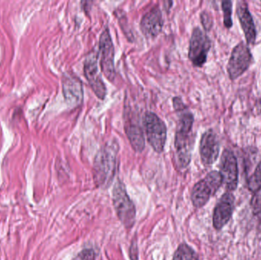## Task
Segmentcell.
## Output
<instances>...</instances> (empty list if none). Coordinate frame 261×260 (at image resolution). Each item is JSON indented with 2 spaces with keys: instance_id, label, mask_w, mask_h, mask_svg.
<instances>
[{
  "instance_id": "obj_1",
  "label": "cell",
  "mask_w": 261,
  "mask_h": 260,
  "mask_svg": "<svg viewBox=\"0 0 261 260\" xmlns=\"http://www.w3.org/2000/svg\"><path fill=\"white\" fill-rule=\"evenodd\" d=\"M173 102L178 118L174 141L176 161L179 166L184 169L191 161L192 129L194 117L180 97H174Z\"/></svg>"
},
{
  "instance_id": "obj_2",
  "label": "cell",
  "mask_w": 261,
  "mask_h": 260,
  "mask_svg": "<svg viewBox=\"0 0 261 260\" xmlns=\"http://www.w3.org/2000/svg\"><path fill=\"white\" fill-rule=\"evenodd\" d=\"M118 148L116 142H110L98 151L96 157L95 177L100 186H105L113 179Z\"/></svg>"
},
{
  "instance_id": "obj_3",
  "label": "cell",
  "mask_w": 261,
  "mask_h": 260,
  "mask_svg": "<svg viewBox=\"0 0 261 260\" xmlns=\"http://www.w3.org/2000/svg\"><path fill=\"white\" fill-rule=\"evenodd\" d=\"M112 201L120 222L127 229L132 228L135 223V206L129 198L126 186L120 180L114 186Z\"/></svg>"
},
{
  "instance_id": "obj_4",
  "label": "cell",
  "mask_w": 261,
  "mask_h": 260,
  "mask_svg": "<svg viewBox=\"0 0 261 260\" xmlns=\"http://www.w3.org/2000/svg\"><path fill=\"white\" fill-rule=\"evenodd\" d=\"M222 185L220 172L212 171L199 181L192 189L191 199L194 207L202 208L217 193Z\"/></svg>"
},
{
  "instance_id": "obj_5",
  "label": "cell",
  "mask_w": 261,
  "mask_h": 260,
  "mask_svg": "<svg viewBox=\"0 0 261 260\" xmlns=\"http://www.w3.org/2000/svg\"><path fill=\"white\" fill-rule=\"evenodd\" d=\"M144 127L148 140L154 151L163 152L166 140V126L163 121L154 112H146Z\"/></svg>"
},
{
  "instance_id": "obj_6",
  "label": "cell",
  "mask_w": 261,
  "mask_h": 260,
  "mask_svg": "<svg viewBox=\"0 0 261 260\" xmlns=\"http://www.w3.org/2000/svg\"><path fill=\"white\" fill-rule=\"evenodd\" d=\"M99 55L101 70L108 80L112 81L116 77L115 49L108 28H105L99 37Z\"/></svg>"
},
{
  "instance_id": "obj_7",
  "label": "cell",
  "mask_w": 261,
  "mask_h": 260,
  "mask_svg": "<svg viewBox=\"0 0 261 260\" xmlns=\"http://www.w3.org/2000/svg\"><path fill=\"white\" fill-rule=\"evenodd\" d=\"M210 47L209 37L199 28H195L192 33L189 48V58L194 66H202L205 64Z\"/></svg>"
},
{
  "instance_id": "obj_8",
  "label": "cell",
  "mask_w": 261,
  "mask_h": 260,
  "mask_svg": "<svg viewBox=\"0 0 261 260\" xmlns=\"http://www.w3.org/2000/svg\"><path fill=\"white\" fill-rule=\"evenodd\" d=\"M252 62V55L246 44L243 42L237 44L229 58L228 73L231 80H236L249 68Z\"/></svg>"
},
{
  "instance_id": "obj_9",
  "label": "cell",
  "mask_w": 261,
  "mask_h": 260,
  "mask_svg": "<svg viewBox=\"0 0 261 260\" xmlns=\"http://www.w3.org/2000/svg\"><path fill=\"white\" fill-rule=\"evenodd\" d=\"M84 75L96 96L104 99L106 95V87L102 80L98 66V56L94 52L90 53L84 61Z\"/></svg>"
},
{
  "instance_id": "obj_10",
  "label": "cell",
  "mask_w": 261,
  "mask_h": 260,
  "mask_svg": "<svg viewBox=\"0 0 261 260\" xmlns=\"http://www.w3.org/2000/svg\"><path fill=\"white\" fill-rule=\"evenodd\" d=\"M220 174L222 184L226 186L228 192L234 191L238 183V168L237 160L232 151L225 150L220 161Z\"/></svg>"
},
{
  "instance_id": "obj_11",
  "label": "cell",
  "mask_w": 261,
  "mask_h": 260,
  "mask_svg": "<svg viewBox=\"0 0 261 260\" xmlns=\"http://www.w3.org/2000/svg\"><path fill=\"white\" fill-rule=\"evenodd\" d=\"M234 200L233 193L226 192L218 201L212 218L213 226L216 230H222L231 219L234 209Z\"/></svg>"
},
{
  "instance_id": "obj_12",
  "label": "cell",
  "mask_w": 261,
  "mask_h": 260,
  "mask_svg": "<svg viewBox=\"0 0 261 260\" xmlns=\"http://www.w3.org/2000/svg\"><path fill=\"white\" fill-rule=\"evenodd\" d=\"M219 141L217 135L212 130H208L202 134L199 144L201 161L205 166L212 165L219 155Z\"/></svg>"
},
{
  "instance_id": "obj_13",
  "label": "cell",
  "mask_w": 261,
  "mask_h": 260,
  "mask_svg": "<svg viewBox=\"0 0 261 260\" xmlns=\"http://www.w3.org/2000/svg\"><path fill=\"white\" fill-rule=\"evenodd\" d=\"M163 20L159 7H154L144 14L141 21V29L147 37H155L163 29Z\"/></svg>"
},
{
  "instance_id": "obj_14",
  "label": "cell",
  "mask_w": 261,
  "mask_h": 260,
  "mask_svg": "<svg viewBox=\"0 0 261 260\" xmlns=\"http://www.w3.org/2000/svg\"><path fill=\"white\" fill-rule=\"evenodd\" d=\"M64 96L70 105H80L83 101V85L80 79L71 74H65L63 78Z\"/></svg>"
},
{
  "instance_id": "obj_15",
  "label": "cell",
  "mask_w": 261,
  "mask_h": 260,
  "mask_svg": "<svg viewBox=\"0 0 261 260\" xmlns=\"http://www.w3.org/2000/svg\"><path fill=\"white\" fill-rule=\"evenodd\" d=\"M237 15L244 31L248 44H253L256 39L255 23L246 2L240 1L237 4Z\"/></svg>"
},
{
  "instance_id": "obj_16",
  "label": "cell",
  "mask_w": 261,
  "mask_h": 260,
  "mask_svg": "<svg viewBox=\"0 0 261 260\" xmlns=\"http://www.w3.org/2000/svg\"><path fill=\"white\" fill-rule=\"evenodd\" d=\"M126 132L130 144L136 152H141L144 149V133L138 124L130 123L126 125Z\"/></svg>"
},
{
  "instance_id": "obj_17",
  "label": "cell",
  "mask_w": 261,
  "mask_h": 260,
  "mask_svg": "<svg viewBox=\"0 0 261 260\" xmlns=\"http://www.w3.org/2000/svg\"><path fill=\"white\" fill-rule=\"evenodd\" d=\"M173 260H198L195 250L187 243H181L175 251Z\"/></svg>"
},
{
  "instance_id": "obj_18",
  "label": "cell",
  "mask_w": 261,
  "mask_h": 260,
  "mask_svg": "<svg viewBox=\"0 0 261 260\" xmlns=\"http://www.w3.org/2000/svg\"><path fill=\"white\" fill-rule=\"evenodd\" d=\"M248 189L254 193H258L261 190V162L257 165L255 172L248 179Z\"/></svg>"
},
{
  "instance_id": "obj_19",
  "label": "cell",
  "mask_w": 261,
  "mask_h": 260,
  "mask_svg": "<svg viewBox=\"0 0 261 260\" xmlns=\"http://www.w3.org/2000/svg\"><path fill=\"white\" fill-rule=\"evenodd\" d=\"M222 11L224 15L225 26L228 29L232 26L231 14H232V3L231 1H223L222 4Z\"/></svg>"
},
{
  "instance_id": "obj_20",
  "label": "cell",
  "mask_w": 261,
  "mask_h": 260,
  "mask_svg": "<svg viewBox=\"0 0 261 260\" xmlns=\"http://www.w3.org/2000/svg\"><path fill=\"white\" fill-rule=\"evenodd\" d=\"M251 207H252L254 215L261 219V190L255 193V195L253 197Z\"/></svg>"
},
{
  "instance_id": "obj_21",
  "label": "cell",
  "mask_w": 261,
  "mask_h": 260,
  "mask_svg": "<svg viewBox=\"0 0 261 260\" xmlns=\"http://www.w3.org/2000/svg\"><path fill=\"white\" fill-rule=\"evenodd\" d=\"M201 21H202L204 29L205 30H210L212 26V19L209 12H205V11L202 12V14H201Z\"/></svg>"
}]
</instances>
